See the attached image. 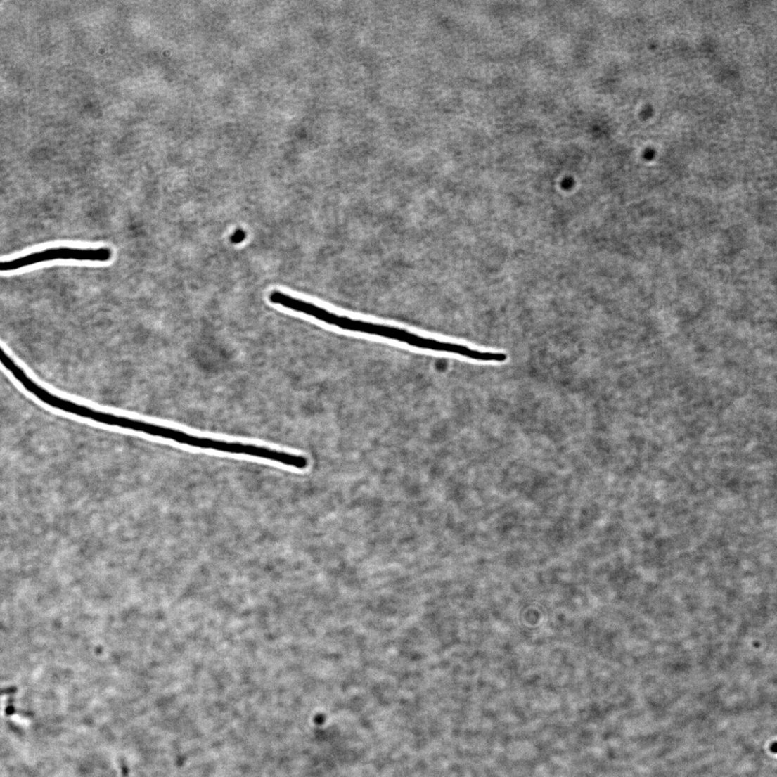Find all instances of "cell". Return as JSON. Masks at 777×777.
I'll use <instances>...</instances> for the list:
<instances>
[{"label": "cell", "mask_w": 777, "mask_h": 777, "mask_svg": "<svg viewBox=\"0 0 777 777\" xmlns=\"http://www.w3.org/2000/svg\"><path fill=\"white\" fill-rule=\"evenodd\" d=\"M246 237L245 232L242 229L236 230L231 237L232 243L237 244L243 242Z\"/></svg>", "instance_id": "6da1fadb"}]
</instances>
